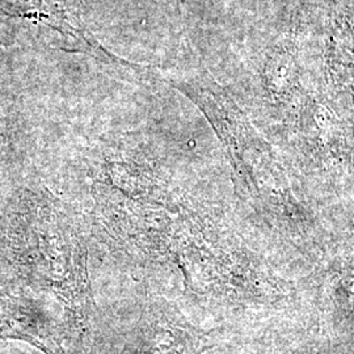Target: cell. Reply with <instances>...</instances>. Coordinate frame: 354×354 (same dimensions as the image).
<instances>
[{
	"label": "cell",
	"mask_w": 354,
	"mask_h": 354,
	"mask_svg": "<svg viewBox=\"0 0 354 354\" xmlns=\"http://www.w3.org/2000/svg\"><path fill=\"white\" fill-rule=\"evenodd\" d=\"M0 339L28 342L45 354H68L57 324L36 298L0 288Z\"/></svg>",
	"instance_id": "2"
},
{
	"label": "cell",
	"mask_w": 354,
	"mask_h": 354,
	"mask_svg": "<svg viewBox=\"0 0 354 354\" xmlns=\"http://www.w3.org/2000/svg\"><path fill=\"white\" fill-rule=\"evenodd\" d=\"M203 339L178 317L151 310L140 319L121 354H198Z\"/></svg>",
	"instance_id": "3"
},
{
	"label": "cell",
	"mask_w": 354,
	"mask_h": 354,
	"mask_svg": "<svg viewBox=\"0 0 354 354\" xmlns=\"http://www.w3.org/2000/svg\"><path fill=\"white\" fill-rule=\"evenodd\" d=\"M4 250L13 272L36 290L50 292L83 320L89 311L84 251L49 203L24 192L11 205Z\"/></svg>",
	"instance_id": "1"
}]
</instances>
